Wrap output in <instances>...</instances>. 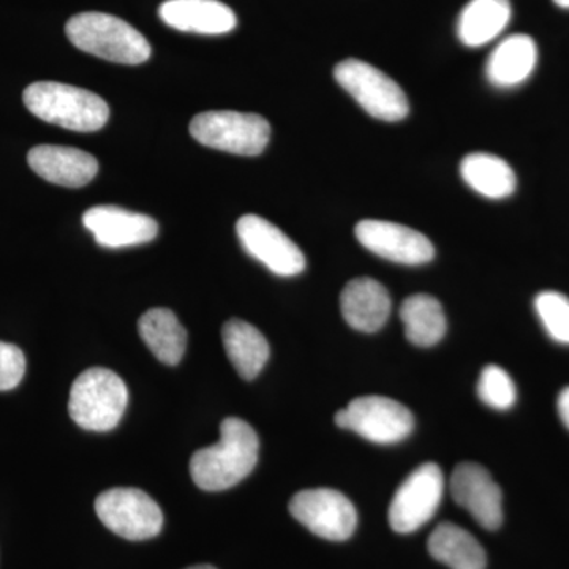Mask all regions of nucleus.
Wrapping results in <instances>:
<instances>
[{
  "label": "nucleus",
  "mask_w": 569,
  "mask_h": 569,
  "mask_svg": "<svg viewBox=\"0 0 569 569\" xmlns=\"http://www.w3.org/2000/svg\"><path fill=\"white\" fill-rule=\"evenodd\" d=\"M260 440L249 422L227 418L220 425V440L194 452L190 475L198 488L220 492L239 485L258 462Z\"/></svg>",
  "instance_id": "f257e3e1"
},
{
  "label": "nucleus",
  "mask_w": 569,
  "mask_h": 569,
  "mask_svg": "<svg viewBox=\"0 0 569 569\" xmlns=\"http://www.w3.org/2000/svg\"><path fill=\"white\" fill-rule=\"evenodd\" d=\"M22 99L41 121L73 132H97L110 119V107L102 97L62 82H33Z\"/></svg>",
  "instance_id": "f03ea898"
},
{
  "label": "nucleus",
  "mask_w": 569,
  "mask_h": 569,
  "mask_svg": "<svg viewBox=\"0 0 569 569\" xmlns=\"http://www.w3.org/2000/svg\"><path fill=\"white\" fill-rule=\"evenodd\" d=\"M66 33L78 50L104 61L138 66L152 54L151 44L133 26L100 11H86L70 18Z\"/></svg>",
  "instance_id": "7ed1b4c3"
},
{
  "label": "nucleus",
  "mask_w": 569,
  "mask_h": 569,
  "mask_svg": "<svg viewBox=\"0 0 569 569\" xmlns=\"http://www.w3.org/2000/svg\"><path fill=\"white\" fill-rule=\"evenodd\" d=\"M129 391L118 373L92 367L73 381L69 413L78 426L92 432L114 429L126 413Z\"/></svg>",
  "instance_id": "20e7f679"
},
{
  "label": "nucleus",
  "mask_w": 569,
  "mask_h": 569,
  "mask_svg": "<svg viewBox=\"0 0 569 569\" xmlns=\"http://www.w3.org/2000/svg\"><path fill=\"white\" fill-rule=\"evenodd\" d=\"M190 133L206 148L253 157L268 146L271 126L254 112L206 111L194 116Z\"/></svg>",
  "instance_id": "39448f33"
},
{
  "label": "nucleus",
  "mask_w": 569,
  "mask_h": 569,
  "mask_svg": "<svg viewBox=\"0 0 569 569\" xmlns=\"http://www.w3.org/2000/svg\"><path fill=\"white\" fill-rule=\"evenodd\" d=\"M335 78L340 88L350 93L359 107L378 121L399 122L410 111L402 88L370 63L347 59L337 63Z\"/></svg>",
  "instance_id": "423d86ee"
},
{
  "label": "nucleus",
  "mask_w": 569,
  "mask_h": 569,
  "mask_svg": "<svg viewBox=\"0 0 569 569\" xmlns=\"http://www.w3.org/2000/svg\"><path fill=\"white\" fill-rule=\"evenodd\" d=\"M340 429L353 430L378 445L406 440L415 429V418L406 406L383 396H365L351 400L336 413Z\"/></svg>",
  "instance_id": "0eeeda50"
},
{
  "label": "nucleus",
  "mask_w": 569,
  "mask_h": 569,
  "mask_svg": "<svg viewBox=\"0 0 569 569\" xmlns=\"http://www.w3.org/2000/svg\"><path fill=\"white\" fill-rule=\"evenodd\" d=\"M96 512L107 529L130 541L157 537L163 527L162 509L140 489L118 488L100 493Z\"/></svg>",
  "instance_id": "6e6552de"
},
{
  "label": "nucleus",
  "mask_w": 569,
  "mask_h": 569,
  "mask_svg": "<svg viewBox=\"0 0 569 569\" xmlns=\"http://www.w3.org/2000/svg\"><path fill=\"white\" fill-rule=\"evenodd\" d=\"M445 478L437 463H425L408 475L397 489L388 519L397 533H413L436 516L443 500Z\"/></svg>",
  "instance_id": "1a4fd4ad"
},
{
  "label": "nucleus",
  "mask_w": 569,
  "mask_h": 569,
  "mask_svg": "<svg viewBox=\"0 0 569 569\" xmlns=\"http://www.w3.org/2000/svg\"><path fill=\"white\" fill-rule=\"evenodd\" d=\"M290 512L306 529L329 541H346L358 523L355 505L335 489L301 490L291 498Z\"/></svg>",
  "instance_id": "9d476101"
},
{
  "label": "nucleus",
  "mask_w": 569,
  "mask_h": 569,
  "mask_svg": "<svg viewBox=\"0 0 569 569\" xmlns=\"http://www.w3.org/2000/svg\"><path fill=\"white\" fill-rule=\"evenodd\" d=\"M239 242L247 253L280 277H295L306 269L302 250L263 217L247 213L236 224Z\"/></svg>",
  "instance_id": "9b49d317"
},
{
  "label": "nucleus",
  "mask_w": 569,
  "mask_h": 569,
  "mask_svg": "<svg viewBox=\"0 0 569 569\" xmlns=\"http://www.w3.org/2000/svg\"><path fill=\"white\" fill-rule=\"evenodd\" d=\"M356 239L369 252L392 261V263L419 266L429 263L436 257L427 236L413 228L385 220H362L356 224Z\"/></svg>",
  "instance_id": "f8f14e48"
},
{
  "label": "nucleus",
  "mask_w": 569,
  "mask_h": 569,
  "mask_svg": "<svg viewBox=\"0 0 569 569\" xmlns=\"http://www.w3.org/2000/svg\"><path fill=\"white\" fill-rule=\"evenodd\" d=\"M452 500L473 516L486 530L500 529L503 522V496L493 478L478 463H460L449 481Z\"/></svg>",
  "instance_id": "ddd939ff"
},
{
  "label": "nucleus",
  "mask_w": 569,
  "mask_h": 569,
  "mask_svg": "<svg viewBox=\"0 0 569 569\" xmlns=\"http://www.w3.org/2000/svg\"><path fill=\"white\" fill-rule=\"evenodd\" d=\"M82 223L97 244L107 249L146 244L159 234V224L152 217L118 206H96L84 212Z\"/></svg>",
  "instance_id": "4468645a"
},
{
  "label": "nucleus",
  "mask_w": 569,
  "mask_h": 569,
  "mask_svg": "<svg viewBox=\"0 0 569 569\" xmlns=\"http://www.w3.org/2000/svg\"><path fill=\"white\" fill-rule=\"evenodd\" d=\"M28 162L44 181L70 189L88 186L99 173L96 157L66 146H37L29 151Z\"/></svg>",
  "instance_id": "2eb2a0df"
},
{
  "label": "nucleus",
  "mask_w": 569,
  "mask_h": 569,
  "mask_svg": "<svg viewBox=\"0 0 569 569\" xmlns=\"http://www.w3.org/2000/svg\"><path fill=\"white\" fill-rule=\"evenodd\" d=\"M159 14L176 31L203 36H222L238 24L234 11L219 0H167Z\"/></svg>",
  "instance_id": "dca6fc26"
},
{
  "label": "nucleus",
  "mask_w": 569,
  "mask_h": 569,
  "mask_svg": "<svg viewBox=\"0 0 569 569\" xmlns=\"http://www.w3.org/2000/svg\"><path fill=\"white\" fill-rule=\"evenodd\" d=\"M391 307V296L385 284L370 277L351 280L340 295L342 316L356 331H380L387 325Z\"/></svg>",
  "instance_id": "f3484780"
},
{
  "label": "nucleus",
  "mask_w": 569,
  "mask_h": 569,
  "mask_svg": "<svg viewBox=\"0 0 569 569\" xmlns=\"http://www.w3.org/2000/svg\"><path fill=\"white\" fill-rule=\"evenodd\" d=\"M538 48L526 33H515L497 44L486 63V78L493 88L512 89L523 84L535 71Z\"/></svg>",
  "instance_id": "a211bd4d"
},
{
  "label": "nucleus",
  "mask_w": 569,
  "mask_h": 569,
  "mask_svg": "<svg viewBox=\"0 0 569 569\" xmlns=\"http://www.w3.org/2000/svg\"><path fill=\"white\" fill-rule=\"evenodd\" d=\"M224 351L236 372L244 380L260 376L269 359V343L254 326L233 318L222 329Z\"/></svg>",
  "instance_id": "6ab92c4d"
},
{
  "label": "nucleus",
  "mask_w": 569,
  "mask_h": 569,
  "mask_svg": "<svg viewBox=\"0 0 569 569\" xmlns=\"http://www.w3.org/2000/svg\"><path fill=\"white\" fill-rule=\"evenodd\" d=\"M511 13L509 0H470L459 14V40L468 48L485 47L508 28Z\"/></svg>",
  "instance_id": "aec40b11"
},
{
  "label": "nucleus",
  "mask_w": 569,
  "mask_h": 569,
  "mask_svg": "<svg viewBox=\"0 0 569 569\" xmlns=\"http://www.w3.org/2000/svg\"><path fill=\"white\" fill-rule=\"evenodd\" d=\"M460 176L475 192L489 200H503L516 192L518 179L507 160L488 152L468 153L460 162Z\"/></svg>",
  "instance_id": "412c9836"
},
{
  "label": "nucleus",
  "mask_w": 569,
  "mask_h": 569,
  "mask_svg": "<svg viewBox=\"0 0 569 569\" xmlns=\"http://www.w3.org/2000/svg\"><path fill=\"white\" fill-rule=\"evenodd\" d=\"M141 339L160 362L176 366L187 348V331L170 309L156 307L148 310L138 323Z\"/></svg>",
  "instance_id": "4be33fe9"
},
{
  "label": "nucleus",
  "mask_w": 569,
  "mask_h": 569,
  "mask_svg": "<svg viewBox=\"0 0 569 569\" xmlns=\"http://www.w3.org/2000/svg\"><path fill=\"white\" fill-rule=\"evenodd\" d=\"M430 556L451 569H485L486 552L477 539L462 527L443 522L436 527L427 542Z\"/></svg>",
  "instance_id": "5701e85b"
},
{
  "label": "nucleus",
  "mask_w": 569,
  "mask_h": 569,
  "mask_svg": "<svg viewBox=\"0 0 569 569\" xmlns=\"http://www.w3.org/2000/svg\"><path fill=\"white\" fill-rule=\"evenodd\" d=\"M407 339L417 347H433L447 335V317L438 299L413 295L400 306Z\"/></svg>",
  "instance_id": "b1692460"
},
{
  "label": "nucleus",
  "mask_w": 569,
  "mask_h": 569,
  "mask_svg": "<svg viewBox=\"0 0 569 569\" xmlns=\"http://www.w3.org/2000/svg\"><path fill=\"white\" fill-rule=\"evenodd\" d=\"M535 310L550 339L569 346V298L559 291H541L535 298Z\"/></svg>",
  "instance_id": "393cba45"
},
{
  "label": "nucleus",
  "mask_w": 569,
  "mask_h": 569,
  "mask_svg": "<svg viewBox=\"0 0 569 569\" xmlns=\"http://www.w3.org/2000/svg\"><path fill=\"white\" fill-rule=\"evenodd\" d=\"M478 396L486 406L496 410H509L518 399L515 381L507 370L490 365L482 369L478 381Z\"/></svg>",
  "instance_id": "a878e982"
},
{
  "label": "nucleus",
  "mask_w": 569,
  "mask_h": 569,
  "mask_svg": "<svg viewBox=\"0 0 569 569\" xmlns=\"http://www.w3.org/2000/svg\"><path fill=\"white\" fill-rule=\"evenodd\" d=\"M24 373V353L17 346L0 342V391L17 388Z\"/></svg>",
  "instance_id": "bb28decb"
},
{
  "label": "nucleus",
  "mask_w": 569,
  "mask_h": 569,
  "mask_svg": "<svg viewBox=\"0 0 569 569\" xmlns=\"http://www.w3.org/2000/svg\"><path fill=\"white\" fill-rule=\"evenodd\" d=\"M557 410H559L561 422L569 429V387L561 389L557 399Z\"/></svg>",
  "instance_id": "cd10ccee"
},
{
  "label": "nucleus",
  "mask_w": 569,
  "mask_h": 569,
  "mask_svg": "<svg viewBox=\"0 0 569 569\" xmlns=\"http://www.w3.org/2000/svg\"><path fill=\"white\" fill-rule=\"evenodd\" d=\"M553 3H556L557 7H560V9L569 10V0H553Z\"/></svg>",
  "instance_id": "c85d7f7f"
},
{
  "label": "nucleus",
  "mask_w": 569,
  "mask_h": 569,
  "mask_svg": "<svg viewBox=\"0 0 569 569\" xmlns=\"http://www.w3.org/2000/svg\"><path fill=\"white\" fill-rule=\"evenodd\" d=\"M187 569H216L211 567V565H198V567L187 568Z\"/></svg>",
  "instance_id": "c756f323"
}]
</instances>
